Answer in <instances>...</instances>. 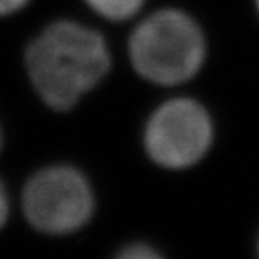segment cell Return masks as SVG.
<instances>
[{"label": "cell", "instance_id": "8", "mask_svg": "<svg viewBox=\"0 0 259 259\" xmlns=\"http://www.w3.org/2000/svg\"><path fill=\"white\" fill-rule=\"evenodd\" d=\"M30 0H0V17H9L27 7Z\"/></svg>", "mask_w": 259, "mask_h": 259}, {"label": "cell", "instance_id": "5", "mask_svg": "<svg viewBox=\"0 0 259 259\" xmlns=\"http://www.w3.org/2000/svg\"><path fill=\"white\" fill-rule=\"evenodd\" d=\"M84 2L100 17L110 22H125L137 17L147 0H84Z\"/></svg>", "mask_w": 259, "mask_h": 259}, {"label": "cell", "instance_id": "7", "mask_svg": "<svg viewBox=\"0 0 259 259\" xmlns=\"http://www.w3.org/2000/svg\"><path fill=\"white\" fill-rule=\"evenodd\" d=\"M10 215V197L9 190L4 185V182L0 180V231L4 229V226L7 224Z\"/></svg>", "mask_w": 259, "mask_h": 259}, {"label": "cell", "instance_id": "4", "mask_svg": "<svg viewBox=\"0 0 259 259\" xmlns=\"http://www.w3.org/2000/svg\"><path fill=\"white\" fill-rule=\"evenodd\" d=\"M214 126L205 106L192 98H170L152 111L143 126V148L165 170L194 167L209 152Z\"/></svg>", "mask_w": 259, "mask_h": 259}, {"label": "cell", "instance_id": "6", "mask_svg": "<svg viewBox=\"0 0 259 259\" xmlns=\"http://www.w3.org/2000/svg\"><path fill=\"white\" fill-rule=\"evenodd\" d=\"M118 259H158L162 257V252L155 249V246L143 241H133L121 246L116 252Z\"/></svg>", "mask_w": 259, "mask_h": 259}, {"label": "cell", "instance_id": "10", "mask_svg": "<svg viewBox=\"0 0 259 259\" xmlns=\"http://www.w3.org/2000/svg\"><path fill=\"white\" fill-rule=\"evenodd\" d=\"M256 2H257V9H259V0H256Z\"/></svg>", "mask_w": 259, "mask_h": 259}, {"label": "cell", "instance_id": "1", "mask_svg": "<svg viewBox=\"0 0 259 259\" xmlns=\"http://www.w3.org/2000/svg\"><path fill=\"white\" fill-rule=\"evenodd\" d=\"M103 35L71 19L48 24L30 40L24 64L34 91L54 111H71L111 71Z\"/></svg>", "mask_w": 259, "mask_h": 259}, {"label": "cell", "instance_id": "3", "mask_svg": "<svg viewBox=\"0 0 259 259\" xmlns=\"http://www.w3.org/2000/svg\"><path fill=\"white\" fill-rule=\"evenodd\" d=\"M24 219L40 234L69 236L93 219L96 197L90 179L74 165L39 168L20 192Z\"/></svg>", "mask_w": 259, "mask_h": 259}, {"label": "cell", "instance_id": "9", "mask_svg": "<svg viewBox=\"0 0 259 259\" xmlns=\"http://www.w3.org/2000/svg\"><path fill=\"white\" fill-rule=\"evenodd\" d=\"M4 147V132H2V126H0V150Z\"/></svg>", "mask_w": 259, "mask_h": 259}, {"label": "cell", "instance_id": "2", "mask_svg": "<svg viewBox=\"0 0 259 259\" xmlns=\"http://www.w3.org/2000/svg\"><path fill=\"white\" fill-rule=\"evenodd\" d=\"M207 44L192 15L175 7L155 10L135 25L128 37L133 71L150 84L172 88L202 69Z\"/></svg>", "mask_w": 259, "mask_h": 259}]
</instances>
